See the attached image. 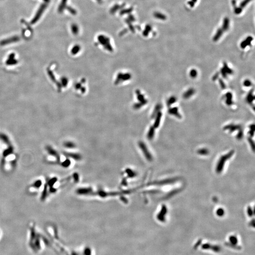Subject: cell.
<instances>
[{"mask_svg": "<svg viewBox=\"0 0 255 255\" xmlns=\"http://www.w3.org/2000/svg\"><path fill=\"white\" fill-rule=\"evenodd\" d=\"M46 5L45 4H42L41 6V7H40L39 9L38 10V11H37V12L36 13L35 16L34 17L33 19L32 20V21H31V24H35L39 19L41 17L43 13L44 12V11L45 9L46 8Z\"/></svg>", "mask_w": 255, "mask_h": 255, "instance_id": "1", "label": "cell"}, {"mask_svg": "<svg viewBox=\"0 0 255 255\" xmlns=\"http://www.w3.org/2000/svg\"><path fill=\"white\" fill-rule=\"evenodd\" d=\"M19 40H20V38L18 36H14L11 37H10L9 38L1 41L0 42V45L1 46H4L5 45L17 42Z\"/></svg>", "mask_w": 255, "mask_h": 255, "instance_id": "2", "label": "cell"}, {"mask_svg": "<svg viewBox=\"0 0 255 255\" xmlns=\"http://www.w3.org/2000/svg\"><path fill=\"white\" fill-rule=\"evenodd\" d=\"M231 156V155H229V154H227V155H225V156H224L222 157V158H221L220 160V161H219V163L218 164V166H217V169H216V171L217 172H220L221 171H222V170L223 169V167H224V162H225L229 158V157Z\"/></svg>", "mask_w": 255, "mask_h": 255, "instance_id": "3", "label": "cell"}, {"mask_svg": "<svg viewBox=\"0 0 255 255\" xmlns=\"http://www.w3.org/2000/svg\"><path fill=\"white\" fill-rule=\"evenodd\" d=\"M45 149L46 150V152L49 155L55 157L58 159V160L60 161V158L59 155V154H58L57 152L54 149L52 146L47 145L46 146Z\"/></svg>", "mask_w": 255, "mask_h": 255, "instance_id": "4", "label": "cell"}, {"mask_svg": "<svg viewBox=\"0 0 255 255\" xmlns=\"http://www.w3.org/2000/svg\"><path fill=\"white\" fill-rule=\"evenodd\" d=\"M139 146H140V147L141 150H142L144 154H145L146 158H147V159H148V160H151L152 159V156H151V154H150L149 153V152L148 151V150L147 149L146 147L144 144V143H140V144H139Z\"/></svg>", "mask_w": 255, "mask_h": 255, "instance_id": "5", "label": "cell"}, {"mask_svg": "<svg viewBox=\"0 0 255 255\" xmlns=\"http://www.w3.org/2000/svg\"><path fill=\"white\" fill-rule=\"evenodd\" d=\"M13 153H14V147L11 145H9L2 152L3 158H5Z\"/></svg>", "mask_w": 255, "mask_h": 255, "instance_id": "6", "label": "cell"}, {"mask_svg": "<svg viewBox=\"0 0 255 255\" xmlns=\"http://www.w3.org/2000/svg\"><path fill=\"white\" fill-rule=\"evenodd\" d=\"M47 187H48V186L47 184L44 185V189L42 191V193L41 194V198H40V199L42 201H45V200L46 199V198L47 197V195H48V188H47Z\"/></svg>", "mask_w": 255, "mask_h": 255, "instance_id": "7", "label": "cell"}, {"mask_svg": "<svg viewBox=\"0 0 255 255\" xmlns=\"http://www.w3.org/2000/svg\"><path fill=\"white\" fill-rule=\"evenodd\" d=\"M0 139L1 141H2L5 144L7 145L8 146L11 145L10 141L9 140V137L7 136L6 135H5V134L0 133Z\"/></svg>", "mask_w": 255, "mask_h": 255, "instance_id": "8", "label": "cell"}, {"mask_svg": "<svg viewBox=\"0 0 255 255\" xmlns=\"http://www.w3.org/2000/svg\"><path fill=\"white\" fill-rule=\"evenodd\" d=\"M43 184V182H42V181L40 179H38L37 180H35L33 183L31 185V187H32L33 188H34V189H35L36 190H38V189H39V188H40V187L42 186V185Z\"/></svg>", "mask_w": 255, "mask_h": 255, "instance_id": "9", "label": "cell"}, {"mask_svg": "<svg viewBox=\"0 0 255 255\" xmlns=\"http://www.w3.org/2000/svg\"><path fill=\"white\" fill-rule=\"evenodd\" d=\"M57 178L56 177H53L48 180L46 184L47 185V186L49 187V188L53 187L54 185L57 182Z\"/></svg>", "mask_w": 255, "mask_h": 255, "instance_id": "10", "label": "cell"}, {"mask_svg": "<svg viewBox=\"0 0 255 255\" xmlns=\"http://www.w3.org/2000/svg\"><path fill=\"white\" fill-rule=\"evenodd\" d=\"M194 93H195V91L193 89H192V88L189 89V90H188L187 91H186L184 93L183 97L185 98H189V97L192 96L194 94Z\"/></svg>", "mask_w": 255, "mask_h": 255, "instance_id": "11", "label": "cell"}, {"mask_svg": "<svg viewBox=\"0 0 255 255\" xmlns=\"http://www.w3.org/2000/svg\"><path fill=\"white\" fill-rule=\"evenodd\" d=\"M18 63V61L15 59H7L6 62V64L7 65H14Z\"/></svg>", "mask_w": 255, "mask_h": 255, "instance_id": "12", "label": "cell"}, {"mask_svg": "<svg viewBox=\"0 0 255 255\" xmlns=\"http://www.w3.org/2000/svg\"><path fill=\"white\" fill-rule=\"evenodd\" d=\"M47 73L48 74L49 77L52 80V81L53 82H54V83H56L57 82L56 79H55V77L54 76V74H53L52 71L50 70L49 69H47Z\"/></svg>", "mask_w": 255, "mask_h": 255, "instance_id": "13", "label": "cell"}, {"mask_svg": "<svg viewBox=\"0 0 255 255\" xmlns=\"http://www.w3.org/2000/svg\"><path fill=\"white\" fill-rule=\"evenodd\" d=\"M65 154L67 156H70V157L74 159L77 160H79L80 159V156L77 154H73V153H66Z\"/></svg>", "mask_w": 255, "mask_h": 255, "instance_id": "14", "label": "cell"}, {"mask_svg": "<svg viewBox=\"0 0 255 255\" xmlns=\"http://www.w3.org/2000/svg\"><path fill=\"white\" fill-rule=\"evenodd\" d=\"M169 113L172 115H176L179 118L180 117V115L179 114V113L178 112V109L177 108H172L171 109H170L169 110Z\"/></svg>", "mask_w": 255, "mask_h": 255, "instance_id": "15", "label": "cell"}, {"mask_svg": "<svg viewBox=\"0 0 255 255\" xmlns=\"http://www.w3.org/2000/svg\"><path fill=\"white\" fill-rule=\"evenodd\" d=\"M90 189H79L77 191L78 193L80 194H87L89 193L90 192Z\"/></svg>", "mask_w": 255, "mask_h": 255, "instance_id": "16", "label": "cell"}, {"mask_svg": "<svg viewBox=\"0 0 255 255\" xmlns=\"http://www.w3.org/2000/svg\"><path fill=\"white\" fill-rule=\"evenodd\" d=\"M70 164V160H69V159H66L65 161H64L63 162H62L61 163V165H62V166L64 167V168H67V167H69Z\"/></svg>", "mask_w": 255, "mask_h": 255, "instance_id": "17", "label": "cell"}, {"mask_svg": "<svg viewBox=\"0 0 255 255\" xmlns=\"http://www.w3.org/2000/svg\"><path fill=\"white\" fill-rule=\"evenodd\" d=\"M64 145L65 147H66L67 148H74L75 146L74 144L71 142H67L64 143Z\"/></svg>", "mask_w": 255, "mask_h": 255, "instance_id": "18", "label": "cell"}, {"mask_svg": "<svg viewBox=\"0 0 255 255\" xmlns=\"http://www.w3.org/2000/svg\"><path fill=\"white\" fill-rule=\"evenodd\" d=\"M66 1H67V0H62V3L59 8V12H62V10L64 8V6H65Z\"/></svg>", "mask_w": 255, "mask_h": 255, "instance_id": "19", "label": "cell"}, {"mask_svg": "<svg viewBox=\"0 0 255 255\" xmlns=\"http://www.w3.org/2000/svg\"><path fill=\"white\" fill-rule=\"evenodd\" d=\"M161 115L162 114L161 113H159L158 114V116H157V118L156 119V121L155 122V126L156 127H158V126L159 124V123H160V120L161 119Z\"/></svg>", "mask_w": 255, "mask_h": 255, "instance_id": "20", "label": "cell"}, {"mask_svg": "<svg viewBox=\"0 0 255 255\" xmlns=\"http://www.w3.org/2000/svg\"><path fill=\"white\" fill-rule=\"evenodd\" d=\"M190 75L192 78H195L197 76V72L195 70H192L190 71Z\"/></svg>", "mask_w": 255, "mask_h": 255, "instance_id": "21", "label": "cell"}, {"mask_svg": "<svg viewBox=\"0 0 255 255\" xmlns=\"http://www.w3.org/2000/svg\"><path fill=\"white\" fill-rule=\"evenodd\" d=\"M176 101V99L175 98V97H171L169 99V101L168 102V103L169 105L170 106V105H172V104H173L174 103H175V102Z\"/></svg>", "mask_w": 255, "mask_h": 255, "instance_id": "22", "label": "cell"}, {"mask_svg": "<svg viewBox=\"0 0 255 255\" xmlns=\"http://www.w3.org/2000/svg\"><path fill=\"white\" fill-rule=\"evenodd\" d=\"M254 99V97L253 96H252V93L251 94L250 93L249 94V95L247 97V100L249 102H251Z\"/></svg>", "mask_w": 255, "mask_h": 255, "instance_id": "23", "label": "cell"}, {"mask_svg": "<svg viewBox=\"0 0 255 255\" xmlns=\"http://www.w3.org/2000/svg\"><path fill=\"white\" fill-rule=\"evenodd\" d=\"M61 81H62V85L64 87H65L66 86H67V83H68V80L67 79H66L65 78H63L61 79Z\"/></svg>", "mask_w": 255, "mask_h": 255, "instance_id": "24", "label": "cell"}, {"mask_svg": "<svg viewBox=\"0 0 255 255\" xmlns=\"http://www.w3.org/2000/svg\"><path fill=\"white\" fill-rule=\"evenodd\" d=\"M217 215L218 216H223V215H224V211L222 209H219L217 211Z\"/></svg>", "mask_w": 255, "mask_h": 255, "instance_id": "25", "label": "cell"}, {"mask_svg": "<svg viewBox=\"0 0 255 255\" xmlns=\"http://www.w3.org/2000/svg\"><path fill=\"white\" fill-rule=\"evenodd\" d=\"M127 172L128 175L130 177H133V176H135V172L132 171L131 170H128Z\"/></svg>", "mask_w": 255, "mask_h": 255, "instance_id": "26", "label": "cell"}, {"mask_svg": "<svg viewBox=\"0 0 255 255\" xmlns=\"http://www.w3.org/2000/svg\"><path fill=\"white\" fill-rule=\"evenodd\" d=\"M15 53H11V54H10L9 55V57H8V59H15Z\"/></svg>", "mask_w": 255, "mask_h": 255, "instance_id": "27", "label": "cell"}, {"mask_svg": "<svg viewBox=\"0 0 255 255\" xmlns=\"http://www.w3.org/2000/svg\"><path fill=\"white\" fill-rule=\"evenodd\" d=\"M244 85L246 87H249L251 85V82L249 80H246L244 82Z\"/></svg>", "mask_w": 255, "mask_h": 255, "instance_id": "28", "label": "cell"}, {"mask_svg": "<svg viewBox=\"0 0 255 255\" xmlns=\"http://www.w3.org/2000/svg\"><path fill=\"white\" fill-rule=\"evenodd\" d=\"M220 84L221 86V87L223 88H225V86L224 85V83L223 82V81L222 80H220Z\"/></svg>", "mask_w": 255, "mask_h": 255, "instance_id": "29", "label": "cell"}, {"mask_svg": "<svg viewBox=\"0 0 255 255\" xmlns=\"http://www.w3.org/2000/svg\"><path fill=\"white\" fill-rule=\"evenodd\" d=\"M73 177H74V179L75 180H78V175L77 173H75V174L73 175Z\"/></svg>", "mask_w": 255, "mask_h": 255, "instance_id": "30", "label": "cell"}, {"mask_svg": "<svg viewBox=\"0 0 255 255\" xmlns=\"http://www.w3.org/2000/svg\"><path fill=\"white\" fill-rule=\"evenodd\" d=\"M218 77V73H216V75L215 76H214V77H213V80H216V78H217Z\"/></svg>", "mask_w": 255, "mask_h": 255, "instance_id": "31", "label": "cell"}, {"mask_svg": "<svg viewBox=\"0 0 255 255\" xmlns=\"http://www.w3.org/2000/svg\"><path fill=\"white\" fill-rule=\"evenodd\" d=\"M44 0L45 1H46V2H48V1H49V0Z\"/></svg>", "mask_w": 255, "mask_h": 255, "instance_id": "32", "label": "cell"}, {"mask_svg": "<svg viewBox=\"0 0 255 255\" xmlns=\"http://www.w3.org/2000/svg\"></svg>", "mask_w": 255, "mask_h": 255, "instance_id": "33", "label": "cell"}]
</instances>
